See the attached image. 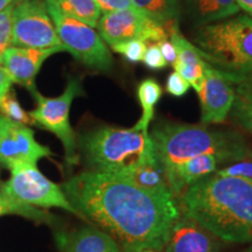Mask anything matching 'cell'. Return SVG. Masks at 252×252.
<instances>
[{
  "label": "cell",
  "mask_w": 252,
  "mask_h": 252,
  "mask_svg": "<svg viewBox=\"0 0 252 252\" xmlns=\"http://www.w3.org/2000/svg\"><path fill=\"white\" fill-rule=\"evenodd\" d=\"M80 157L88 171L128 178L147 163L158 161L150 133L117 126H100L82 133L77 139Z\"/></svg>",
  "instance_id": "277c9868"
},
{
  "label": "cell",
  "mask_w": 252,
  "mask_h": 252,
  "mask_svg": "<svg viewBox=\"0 0 252 252\" xmlns=\"http://www.w3.org/2000/svg\"><path fill=\"white\" fill-rule=\"evenodd\" d=\"M45 2L65 52L88 68L109 71L113 65V59L98 32L63 13L53 0H45Z\"/></svg>",
  "instance_id": "52a82bcc"
},
{
  "label": "cell",
  "mask_w": 252,
  "mask_h": 252,
  "mask_svg": "<svg viewBox=\"0 0 252 252\" xmlns=\"http://www.w3.org/2000/svg\"><path fill=\"white\" fill-rule=\"evenodd\" d=\"M55 242L61 252H123L112 236L94 226L59 231L55 234Z\"/></svg>",
  "instance_id": "2e32d148"
},
{
  "label": "cell",
  "mask_w": 252,
  "mask_h": 252,
  "mask_svg": "<svg viewBox=\"0 0 252 252\" xmlns=\"http://www.w3.org/2000/svg\"><path fill=\"white\" fill-rule=\"evenodd\" d=\"M49 147L37 143L28 125L15 123L0 115V167L11 171L19 165H37L43 158L52 157Z\"/></svg>",
  "instance_id": "8fae6325"
},
{
  "label": "cell",
  "mask_w": 252,
  "mask_h": 252,
  "mask_svg": "<svg viewBox=\"0 0 252 252\" xmlns=\"http://www.w3.org/2000/svg\"><path fill=\"white\" fill-rule=\"evenodd\" d=\"M239 8L243 9L249 17L252 18V0H236Z\"/></svg>",
  "instance_id": "836d02e7"
},
{
  "label": "cell",
  "mask_w": 252,
  "mask_h": 252,
  "mask_svg": "<svg viewBox=\"0 0 252 252\" xmlns=\"http://www.w3.org/2000/svg\"><path fill=\"white\" fill-rule=\"evenodd\" d=\"M169 37L176 50V60L173 67L197 93L202 84L207 62L201 58L193 43L182 35L176 24L171 26Z\"/></svg>",
  "instance_id": "e0dca14e"
},
{
  "label": "cell",
  "mask_w": 252,
  "mask_h": 252,
  "mask_svg": "<svg viewBox=\"0 0 252 252\" xmlns=\"http://www.w3.org/2000/svg\"><path fill=\"white\" fill-rule=\"evenodd\" d=\"M181 215L223 242H252V181L212 175L176 198Z\"/></svg>",
  "instance_id": "7a4b0ae2"
},
{
  "label": "cell",
  "mask_w": 252,
  "mask_h": 252,
  "mask_svg": "<svg viewBox=\"0 0 252 252\" xmlns=\"http://www.w3.org/2000/svg\"><path fill=\"white\" fill-rule=\"evenodd\" d=\"M31 94L36 102V108L30 112L32 123L55 134L63 145L67 165H77L80 154L76 135L70 124V108L75 98L84 96L81 80L69 78L63 94L58 97H46L36 89Z\"/></svg>",
  "instance_id": "8992f818"
},
{
  "label": "cell",
  "mask_w": 252,
  "mask_h": 252,
  "mask_svg": "<svg viewBox=\"0 0 252 252\" xmlns=\"http://www.w3.org/2000/svg\"><path fill=\"white\" fill-rule=\"evenodd\" d=\"M219 238L193 220L179 216L169 230L162 252H220Z\"/></svg>",
  "instance_id": "5bb4252c"
},
{
  "label": "cell",
  "mask_w": 252,
  "mask_h": 252,
  "mask_svg": "<svg viewBox=\"0 0 252 252\" xmlns=\"http://www.w3.org/2000/svg\"><path fill=\"white\" fill-rule=\"evenodd\" d=\"M12 46L19 48H61L45 0H17L13 9Z\"/></svg>",
  "instance_id": "9c48e42d"
},
{
  "label": "cell",
  "mask_w": 252,
  "mask_h": 252,
  "mask_svg": "<svg viewBox=\"0 0 252 252\" xmlns=\"http://www.w3.org/2000/svg\"><path fill=\"white\" fill-rule=\"evenodd\" d=\"M217 176H229V178H239L244 180L252 181V162L250 161H238L231 165L219 169L215 173Z\"/></svg>",
  "instance_id": "83f0119b"
},
{
  "label": "cell",
  "mask_w": 252,
  "mask_h": 252,
  "mask_svg": "<svg viewBox=\"0 0 252 252\" xmlns=\"http://www.w3.org/2000/svg\"><path fill=\"white\" fill-rule=\"evenodd\" d=\"M15 0H0V12L2 11V9H5L7 6H9L12 4V2H14Z\"/></svg>",
  "instance_id": "d590c367"
},
{
  "label": "cell",
  "mask_w": 252,
  "mask_h": 252,
  "mask_svg": "<svg viewBox=\"0 0 252 252\" xmlns=\"http://www.w3.org/2000/svg\"><path fill=\"white\" fill-rule=\"evenodd\" d=\"M135 9L159 24L160 26L165 25H174L180 14L181 0H131Z\"/></svg>",
  "instance_id": "ffe728a7"
},
{
  "label": "cell",
  "mask_w": 252,
  "mask_h": 252,
  "mask_svg": "<svg viewBox=\"0 0 252 252\" xmlns=\"http://www.w3.org/2000/svg\"><path fill=\"white\" fill-rule=\"evenodd\" d=\"M123 252H158L152 249H144V248H127L123 249Z\"/></svg>",
  "instance_id": "e575fe53"
},
{
  "label": "cell",
  "mask_w": 252,
  "mask_h": 252,
  "mask_svg": "<svg viewBox=\"0 0 252 252\" xmlns=\"http://www.w3.org/2000/svg\"><path fill=\"white\" fill-rule=\"evenodd\" d=\"M113 52L124 56L130 62H143L145 52H146V42L140 40H128L116 43L110 47Z\"/></svg>",
  "instance_id": "484cf974"
},
{
  "label": "cell",
  "mask_w": 252,
  "mask_h": 252,
  "mask_svg": "<svg viewBox=\"0 0 252 252\" xmlns=\"http://www.w3.org/2000/svg\"><path fill=\"white\" fill-rule=\"evenodd\" d=\"M137 96L143 113L133 128L144 133H150L149 126L154 118L156 105L162 97V88L154 78H146L138 86Z\"/></svg>",
  "instance_id": "d6986e66"
},
{
  "label": "cell",
  "mask_w": 252,
  "mask_h": 252,
  "mask_svg": "<svg viewBox=\"0 0 252 252\" xmlns=\"http://www.w3.org/2000/svg\"><path fill=\"white\" fill-rule=\"evenodd\" d=\"M81 219L112 236L122 249L161 252L180 216L172 195L146 190L124 176L84 171L61 186Z\"/></svg>",
  "instance_id": "6da1fadb"
},
{
  "label": "cell",
  "mask_w": 252,
  "mask_h": 252,
  "mask_svg": "<svg viewBox=\"0 0 252 252\" xmlns=\"http://www.w3.org/2000/svg\"><path fill=\"white\" fill-rule=\"evenodd\" d=\"M12 84H13V82L9 78L8 74L6 72L5 69L0 65V100L4 98L5 94L11 90Z\"/></svg>",
  "instance_id": "d6a6232c"
},
{
  "label": "cell",
  "mask_w": 252,
  "mask_h": 252,
  "mask_svg": "<svg viewBox=\"0 0 252 252\" xmlns=\"http://www.w3.org/2000/svg\"><path fill=\"white\" fill-rule=\"evenodd\" d=\"M242 252H252V245H251V247H249L248 249H245V250L242 251Z\"/></svg>",
  "instance_id": "8d00e7d4"
},
{
  "label": "cell",
  "mask_w": 252,
  "mask_h": 252,
  "mask_svg": "<svg viewBox=\"0 0 252 252\" xmlns=\"http://www.w3.org/2000/svg\"><path fill=\"white\" fill-rule=\"evenodd\" d=\"M223 163L225 161L222 158L214 154H202L163 169L167 186L175 201L189 186L215 174L219 166Z\"/></svg>",
  "instance_id": "9a60e30c"
},
{
  "label": "cell",
  "mask_w": 252,
  "mask_h": 252,
  "mask_svg": "<svg viewBox=\"0 0 252 252\" xmlns=\"http://www.w3.org/2000/svg\"><path fill=\"white\" fill-rule=\"evenodd\" d=\"M235 99L230 116L231 121L243 130L252 133V81L232 84Z\"/></svg>",
  "instance_id": "44dd1931"
},
{
  "label": "cell",
  "mask_w": 252,
  "mask_h": 252,
  "mask_svg": "<svg viewBox=\"0 0 252 252\" xmlns=\"http://www.w3.org/2000/svg\"><path fill=\"white\" fill-rule=\"evenodd\" d=\"M127 179L134 181L140 187L152 191V193L172 195L168 186H167L162 167L158 161L139 167Z\"/></svg>",
  "instance_id": "7402d4cb"
},
{
  "label": "cell",
  "mask_w": 252,
  "mask_h": 252,
  "mask_svg": "<svg viewBox=\"0 0 252 252\" xmlns=\"http://www.w3.org/2000/svg\"><path fill=\"white\" fill-rule=\"evenodd\" d=\"M150 134L162 169L202 154H214L225 163L242 161L249 154L247 140L241 133L210 128L203 124L159 123Z\"/></svg>",
  "instance_id": "3957f363"
},
{
  "label": "cell",
  "mask_w": 252,
  "mask_h": 252,
  "mask_svg": "<svg viewBox=\"0 0 252 252\" xmlns=\"http://www.w3.org/2000/svg\"><path fill=\"white\" fill-rule=\"evenodd\" d=\"M63 13L82 23L96 27L102 9L96 0H53Z\"/></svg>",
  "instance_id": "603a6c76"
},
{
  "label": "cell",
  "mask_w": 252,
  "mask_h": 252,
  "mask_svg": "<svg viewBox=\"0 0 252 252\" xmlns=\"http://www.w3.org/2000/svg\"><path fill=\"white\" fill-rule=\"evenodd\" d=\"M158 45L161 50V54L163 59L166 60L167 64H173L176 60V50L175 47L173 46V43L168 40H163L161 42H158Z\"/></svg>",
  "instance_id": "1f68e13d"
},
{
  "label": "cell",
  "mask_w": 252,
  "mask_h": 252,
  "mask_svg": "<svg viewBox=\"0 0 252 252\" xmlns=\"http://www.w3.org/2000/svg\"><path fill=\"white\" fill-rule=\"evenodd\" d=\"M6 215L23 216L25 219L35 220V222H49L52 219L48 213L43 212L40 208L27 206V204L15 201L6 193L0 182V217Z\"/></svg>",
  "instance_id": "cb8c5ba5"
},
{
  "label": "cell",
  "mask_w": 252,
  "mask_h": 252,
  "mask_svg": "<svg viewBox=\"0 0 252 252\" xmlns=\"http://www.w3.org/2000/svg\"><path fill=\"white\" fill-rule=\"evenodd\" d=\"M96 27L100 37L110 47L128 40L157 43L168 37L162 26L135 8L105 12L100 15Z\"/></svg>",
  "instance_id": "30bf717a"
},
{
  "label": "cell",
  "mask_w": 252,
  "mask_h": 252,
  "mask_svg": "<svg viewBox=\"0 0 252 252\" xmlns=\"http://www.w3.org/2000/svg\"><path fill=\"white\" fill-rule=\"evenodd\" d=\"M191 43L230 83L252 81V18L248 14L200 26Z\"/></svg>",
  "instance_id": "5b68a950"
},
{
  "label": "cell",
  "mask_w": 252,
  "mask_h": 252,
  "mask_svg": "<svg viewBox=\"0 0 252 252\" xmlns=\"http://www.w3.org/2000/svg\"><path fill=\"white\" fill-rule=\"evenodd\" d=\"M143 62L145 63L146 67L150 69H162L167 67L166 60L163 59L161 54V50H160L159 45L154 43V45L147 47L146 52H145Z\"/></svg>",
  "instance_id": "f546056e"
},
{
  "label": "cell",
  "mask_w": 252,
  "mask_h": 252,
  "mask_svg": "<svg viewBox=\"0 0 252 252\" xmlns=\"http://www.w3.org/2000/svg\"><path fill=\"white\" fill-rule=\"evenodd\" d=\"M197 94L201 104V123L203 125L220 124L225 121L234 104V86L208 63Z\"/></svg>",
  "instance_id": "7c38bea8"
},
{
  "label": "cell",
  "mask_w": 252,
  "mask_h": 252,
  "mask_svg": "<svg viewBox=\"0 0 252 252\" xmlns=\"http://www.w3.org/2000/svg\"><path fill=\"white\" fill-rule=\"evenodd\" d=\"M1 185L6 193L18 202L35 208H60L81 217L61 186L47 179L36 165L26 163L14 167L11 169V178Z\"/></svg>",
  "instance_id": "ba28073f"
},
{
  "label": "cell",
  "mask_w": 252,
  "mask_h": 252,
  "mask_svg": "<svg viewBox=\"0 0 252 252\" xmlns=\"http://www.w3.org/2000/svg\"><path fill=\"white\" fill-rule=\"evenodd\" d=\"M190 88V84L181 76L180 74L174 71L169 75L166 82V91L174 97H182L187 94Z\"/></svg>",
  "instance_id": "f1b7e54d"
},
{
  "label": "cell",
  "mask_w": 252,
  "mask_h": 252,
  "mask_svg": "<svg viewBox=\"0 0 252 252\" xmlns=\"http://www.w3.org/2000/svg\"><path fill=\"white\" fill-rule=\"evenodd\" d=\"M59 52L64 50L61 48H19L11 46L0 56V65L5 69L13 83L32 91L36 89L35 77L39 74L43 62Z\"/></svg>",
  "instance_id": "4fadbf2b"
},
{
  "label": "cell",
  "mask_w": 252,
  "mask_h": 252,
  "mask_svg": "<svg viewBox=\"0 0 252 252\" xmlns=\"http://www.w3.org/2000/svg\"><path fill=\"white\" fill-rule=\"evenodd\" d=\"M0 115L24 125L33 124L30 117V113L25 111L21 104L19 103L13 90H9L5 94L4 98L0 100Z\"/></svg>",
  "instance_id": "d4e9b609"
},
{
  "label": "cell",
  "mask_w": 252,
  "mask_h": 252,
  "mask_svg": "<svg viewBox=\"0 0 252 252\" xmlns=\"http://www.w3.org/2000/svg\"><path fill=\"white\" fill-rule=\"evenodd\" d=\"M188 13L198 27L214 24L238 14L241 8L236 0H185Z\"/></svg>",
  "instance_id": "ac0fdd59"
},
{
  "label": "cell",
  "mask_w": 252,
  "mask_h": 252,
  "mask_svg": "<svg viewBox=\"0 0 252 252\" xmlns=\"http://www.w3.org/2000/svg\"><path fill=\"white\" fill-rule=\"evenodd\" d=\"M17 2H12L0 12V56L12 46V28H13V9Z\"/></svg>",
  "instance_id": "4316f807"
},
{
  "label": "cell",
  "mask_w": 252,
  "mask_h": 252,
  "mask_svg": "<svg viewBox=\"0 0 252 252\" xmlns=\"http://www.w3.org/2000/svg\"><path fill=\"white\" fill-rule=\"evenodd\" d=\"M96 1L102 9V13L124 8H134L131 0H96Z\"/></svg>",
  "instance_id": "4dcf8cb0"
}]
</instances>
